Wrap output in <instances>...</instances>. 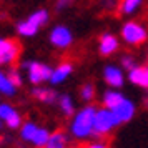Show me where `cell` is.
Wrapping results in <instances>:
<instances>
[{
	"instance_id": "1",
	"label": "cell",
	"mask_w": 148,
	"mask_h": 148,
	"mask_svg": "<svg viewBox=\"0 0 148 148\" xmlns=\"http://www.w3.org/2000/svg\"><path fill=\"white\" fill-rule=\"evenodd\" d=\"M98 108L95 105H85L80 110H77L75 115L70 118L68 123V133L72 138L78 141H87L90 138H95V115Z\"/></svg>"
},
{
	"instance_id": "2",
	"label": "cell",
	"mask_w": 148,
	"mask_h": 148,
	"mask_svg": "<svg viewBox=\"0 0 148 148\" xmlns=\"http://www.w3.org/2000/svg\"><path fill=\"white\" fill-rule=\"evenodd\" d=\"M47 22H48V10L47 8H38V10H35L34 14L28 15L25 20L18 22L15 25V30H17V34L20 35V37L30 38V37H35V35L38 34V30Z\"/></svg>"
},
{
	"instance_id": "3",
	"label": "cell",
	"mask_w": 148,
	"mask_h": 148,
	"mask_svg": "<svg viewBox=\"0 0 148 148\" xmlns=\"http://www.w3.org/2000/svg\"><path fill=\"white\" fill-rule=\"evenodd\" d=\"M121 121L115 115L113 110L107 107H100L95 115V138H103L113 132L115 128H118Z\"/></svg>"
},
{
	"instance_id": "4",
	"label": "cell",
	"mask_w": 148,
	"mask_h": 148,
	"mask_svg": "<svg viewBox=\"0 0 148 148\" xmlns=\"http://www.w3.org/2000/svg\"><path fill=\"white\" fill-rule=\"evenodd\" d=\"M22 70L27 75V80L34 85V87H38V85H43L50 82V77H52V72L53 68L43 63V62L38 60H27L22 63Z\"/></svg>"
},
{
	"instance_id": "5",
	"label": "cell",
	"mask_w": 148,
	"mask_h": 148,
	"mask_svg": "<svg viewBox=\"0 0 148 148\" xmlns=\"http://www.w3.org/2000/svg\"><path fill=\"white\" fill-rule=\"evenodd\" d=\"M121 38L128 45H141L148 38V30L138 22H125L121 27Z\"/></svg>"
},
{
	"instance_id": "6",
	"label": "cell",
	"mask_w": 148,
	"mask_h": 148,
	"mask_svg": "<svg viewBox=\"0 0 148 148\" xmlns=\"http://www.w3.org/2000/svg\"><path fill=\"white\" fill-rule=\"evenodd\" d=\"M20 45L14 38H2L0 40V63L3 67H12L18 60Z\"/></svg>"
},
{
	"instance_id": "7",
	"label": "cell",
	"mask_w": 148,
	"mask_h": 148,
	"mask_svg": "<svg viewBox=\"0 0 148 148\" xmlns=\"http://www.w3.org/2000/svg\"><path fill=\"white\" fill-rule=\"evenodd\" d=\"M0 120L8 130H20V127L23 125L20 112L7 101L0 103Z\"/></svg>"
},
{
	"instance_id": "8",
	"label": "cell",
	"mask_w": 148,
	"mask_h": 148,
	"mask_svg": "<svg viewBox=\"0 0 148 148\" xmlns=\"http://www.w3.org/2000/svg\"><path fill=\"white\" fill-rule=\"evenodd\" d=\"M48 40L55 48H68L73 43V34L65 25H55L48 34Z\"/></svg>"
},
{
	"instance_id": "9",
	"label": "cell",
	"mask_w": 148,
	"mask_h": 148,
	"mask_svg": "<svg viewBox=\"0 0 148 148\" xmlns=\"http://www.w3.org/2000/svg\"><path fill=\"white\" fill-rule=\"evenodd\" d=\"M101 77L105 83L108 85V88H116L120 90L125 83V73H123V68L121 67H116L113 63L110 65H105L103 67V72H101Z\"/></svg>"
},
{
	"instance_id": "10",
	"label": "cell",
	"mask_w": 148,
	"mask_h": 148,
	"mask_svg": "<svg viewBox=\"0 0 148 148\" xmlns=\"http://www.w3.org/2000/svg\"><path fill=\"white\" fill-rule=\"evenodd\" d=\"M127 78L132 85H135V87H140V88H143V90H148V63L136 65L133 70L127 72Z\"/></svg>"
},
{
	"instance_id": "11",
	"label": "cell",
	"mask_w": 148,
	"mask_h": 148,
	"mask_svg": "<svg viewBox=\"0 0 148 148\" xmlns=\"http://www.w3.org/2000/svg\"><path fill=\"white\" fill-rule=\"evenodd\" d=\"M30 93H32V97H34L37 101L45 103V105H55V103L58 101V97H60V95H58V93L53 90V88H50V87H42V85H38V87H34Z\"/></svg>"
},
{
	"instance_id": "12",
	"label": "cell",
	"mask_w": 148,
	"mask_h": 148,
	"mask_svg": "<svg viewBox=\"0 0 148 148\" xmlns=\"http://www.w3.org/2000/svg\"><path fill=\"white\" fill-rule=\"evenodd\" d=\"M118 47H120V42L113 34H103L100 37V40H98V52L103 57L113 55L118 50Z\"/></svg>"
},
{
	"instance_id": "13",
	"label": "cell",
	"mask_w": 148,
	"mask_h": 148,
	"mask_svg": "<svg viewBox=\"0 0 148 148\" xmlns=\"http://www.w3.org/2000/svg\"><path fill=\"white\" fill-rule=\"evenodd\" d=\"M72 72H73V65L70 63V62H63V63H58L57 67L53 68V72H52V77H50V85H53V87H57V85H60V83H63V82L67 80L68 77L72 75Z\"/></svg>"
},
{
	"instance_id": "14",
	"label": "cell",
	"mask_w": 148,
	"mask_h": 148,
	"mask_svg": "<svg viewBox=\"0 0 148 148\" xmlns=\"http://www.w3.org/2000/svg\"><path fill=\"white\" fill-rule=\"evenodd\" d=\"M113 112H115V115L118 116V120L121 121V125H123V123H128V121L135 116V113H136V105H135L130 98H125Z\"/></svg>"
},
{
	"instance_id": "15",
	"label": "cell",
	"mask_w": 148,
	"mask_h": 148,
	"mask_svg": "<svg viewBox=\"0 0 148 148\" xmlns=\"http://www.w3.org/2000/svg\"><path fill=\"white\" fill-rule=\"evenodd\" d=\"M125 98H127V97L121 93L120 90H116V88H108V90H105V92L101 93V107H107V108H110V110H115Z\"/></svg>"
},
{
	"instance_id": "16",
	"label": "cell",
	"mask_w": 148,
	"mask_h": 148,
	"mask_svg": "<svg viewBox=\"0 0 148 148\" xmlns=\"http://www.w3.org/2000/svg\"><path fill=\"white\" fill-rule=\"evenodd\" d=\"M38 130H40V125H37L32 120H27V121H23V125L18 130V136H20L22 141L32 145L35 140V136H37V133H38Z\"/></svg>"
},
{
	"instance_id": "17",
	"label": "cell",
	"mask_w": 148,
	"mask_h": 148,
	"mask_svg": "<svg viewBox=\"0 0 148 148\" xmlns=\"http://www.w3.org/2000/svg\"><path fill=\"white\" fill-rule=\"evenodd\" d=\"M70 136H72L70 133L62 132V130L52 132L45 148H70Z\"/></svg>"
},
{
	"instance_id": "18",
	"label": "cell",
	"mask_w": 148,
	"mask_h": 148,
	"mask_svg": "<svg viewBox=\"0 0 148 148\" xmlns=\"http://www.w3.org/2000/svg\"><path fill=\"white\" fill-rule=\"evenodd\" d=\"M57 105H58V110L62 112L63 116H68V118H72L75 115V103H73V98L67 93H62L58 97V101H57Z\"/></svg>"
},
{
	"instance_id": "19",
	"label": "cell",
	"mask_w": 148,
	"mask_h": 148,
	"mask_svg": "<svg viewBox=\"0 0 148 148\" xmlns=\"http://www.w3.org/2000/svg\"><path fill=\"white\" fill-rule=\"evenodd\" d=\"M17 90H18V87L10 80L7 72H2L0 73V93L3 95V97H15Z\"/></svg>"
},
{
	"instance_id": "20",
	"label": "cell",
	"mask_w": 148,
	"mask_h": 148,
	"mask_svg": "<svg viewBox=\"0 0 148 148\" xmlns=\"http://www.w3.org/2000/svg\"><path fill=\"white\" fill-rule=\"evenodd\" d=\"M141 3H143V0H120V14L121 15H132L135 14L138 8L141 7Z\"/></svg>"
},
{
	"instance_id": "21",
	"label": "cell",
	"mask_w": 148,
	"mask_h": 148,
	"mask_svg": "<svg viewBox=\"0 0 148 148\" xmlns=\"http://www.w3.org/2000/svg\"><path fill=\"white\" fill-rule=\"evenodd\" d=\"M78 95H80V100L88 105V103L93 101L97 92H95V87L92 85V83H83V85L80 87V90H78Z\"/></svg>"
},
{
	"instance_id": "22",
	"label": "cell",
	"mask_w": 148,
	"mask_h": 148,
	"mask_svg": "<svg viewBox=\"0 0 148 148\" xmlns=\"http://www.w3.org/2000/svg\"><path fill=\"white\" fill-rule=\"evenodd\" d=\"M7 75L10 77V80L14 82L17 87L20 88L22 85H23V77H22V72L18 70V68H15V67H8L7 70Z\"/></svg>"
},
{
	"instance_id": "23",
	"label": "cell",
	"mask_w": 148,
	"mask_h": 148,
	"mask_svg": "<svg viewBox=\"0 0 148 148\" xmlns=\"http://www.w3.org/2000/svg\"><path fill=\"white\" fill-rule=\"evenodd\" d=\"M136 65H138V63H136V60H135V57H132V55H123V57L120 58V67L123 68L125 72L133 70Z\"/></svg>"
},
{
	"instance_id": "24",
	"label": "cell",
	"mask_w": 148,
	"mask_h": 148,
	"mask_svg": "<svg viewBox=\"0 0 148 148\" xmlns=\"http://www.w3.org/2000/svg\"><path fill=\"white\" fill-rule=\"evenodd\" d=\"M83 148H110V147H108V143L105 140H101V138H95L93 141H88Z\"/></svg>"
},
{
	"instance_id": "25",
	"label": "cell",
	"mask_w": 148,
	"mask_h": 148,
	"mask_svg": "<svg viewBox=\"0 0 148 148\" xmlns=\"http://www.w3.org/2000/svg\"><path fill=\"white\" fill-rule=\"evenodd\" d=\"M72 2L73 0H57L55 2V8H57V12H62V10H65L72 5Z\"/></svg>"
},
{
	"instance_id": "26",
	"label": "cell",
	"mask_w": 148,
	"mask_h": 148,
	"mask_svg": "<svg viewBox=\"0 0 148 148\" xmlns=\"http://www.w3.org/2000/svg\"><path fill=\"white\" fill-rule=\"evenodd\" d=\"M143 105L148 108V90H147V93H145V97H143Z\"/></svg>"
}]
</instances>
